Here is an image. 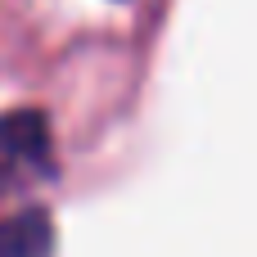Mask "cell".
<instances>
[{
    "instance_id": "6da1fadb",
    "label": "cell",
    "mask_w": 257,
    "mask_h": 257,
    "mask_svg": "<svg viewBox=\"0 0 257 257\" xmlns=\"http://www.w3.org/2000/svg\"><path fill=\"white\" fill-rule=\"evenodd\" d=\"M54 176L50 117L41 108L0 113V194H18Z\"/></svg>"
},
{
    "instance_id": "7a4b0ae2",
    "label": "cell",
    "mask_w": 257,
    "mask_h": 257,
    "mask_svg": "<svg viewBox=\"0 0 257 257\" xmlns=\"http://www.w3.org/2000/svg\"><path fill=\"white\" fill-rule=\"evenodd\" d=\"M0 257H54V217L45 208L0 217Z\"/></svg>"
}]
</instances>
